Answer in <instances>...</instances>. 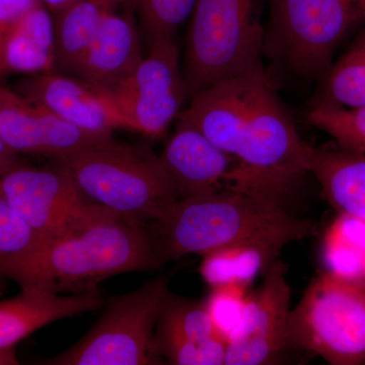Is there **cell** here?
I'll list each match as a JSON object with an SVG mask.
<instances>
[{"label":"cell","instance_id":"obj_1","mask_svg":"<svg viewBox=\"0 0 365 365\" xmlns=\"http://www.w3.org/2000/svg\"><path fill=\"white\" fill-rule=\"evenodd\" d=\"M160 265L145 225L114 215L1 257L0 278L21 289L78 294L98 289V283L117 274Z\"/></svg>","mask_w":365,"mask_h":365},{"label":"cell","instance_id":"obj_2","mask_svg":"<svg viewBox=\"0 0 365 365\" xmlns=\"http://www.w3.org/2000/svg\"><path fill=\"white\" fill-rule=\"evenodd\" d=\"M280 198L230 188L179 199L148 230L160 265L190 254L203 256L237 242L270 241L285 246L311 237L314 225L290 215Z\"/></svg>","mask_w":365,"mask_h":365},{"label":"cell","instance_id":"obj_3","mask_svg":"<svg viewBox=\"0 0 365 365\" xmlns=\"http://www.w3.org/2000/svg\"><path fill=\"white\" fill-rule=\"evenodd\" d=\"M53 160L91 202L137 222H155L180 199L160 155L146 144L111 137Z\"/></svg>","mask_w":365,"mask_h":365},{"label":"cell","instance_id":"obj_4","mask_svg":"<svg viewBox=\"0 0 365 365\" xmlns=\"http://www.w3.org/2000/svg\"><path fill=\"white\" fill-rule=\"evenodd\" d=\"M265 0H197L185 48L190 96L225 79L265 73L262 63Z\"/></svg>","mask_w":365,"mask_h":365},{"label":"cell","instance_id":"obj_5","mask_svg":"<svg viewBox=\"0 0 365 365\" xmlns=\"http://www.w3.org/2000/svg\"><path fill=\"white\" fill-rule=\"evenodd\" d=\"M266 44L299 76L323 78L341 45L365 21L360 0H269Z\"/></svg>","mask_w":365,"mask_h":365},{"label":"cell","instance_id":"obj_6","mask_svg":"<svg viewBox=\"0 0 365 365\" xmlns=\"http://www.w3.org/2000/svg\"><path fill=\"white\" fill-rule=\"evenodd\" d=\"M287 341L332 365L365 364V284L323 271L290 311Z\"/></svg>","mask_w":365,"mask_h":365},{"label":"cell","instance_id":"obj_7","mask_svg":"<svg viewBox=\"0 0 365 365\" xmlns=\"http://www.w3.org/2000/svg\"><path fill=\"white\" fill-rule=\"evenodd\" d=\"M168 278L160 276L138 289L111 297L104 314L83 339L47 364H157L155 330L168 295Z\"/></svg>","mask_w":365,"mask_h":365},{"label":"cell","instance_id":"obj_8","mask_svg":"<svg viewBox=\"0 0 365 365\" xmlns=\"http://www.w3.org/2000/svg\"><path fill=\"white\" fill-rule=\"evenodd\" d=\"M313 150L300 137L268 78L264 79L237 141L235 160L260 188L281 197L309 174Z\"/></svg>","mask_w":365,"mask_h":365},{"label":"cell","instance_id":"obj_9","mask_svg":"<svg viewBox=\"0 0 365 365\" xmlns=\"http://www.w3.org/2000/svg\"><path fill=\"white\" fill-rule=\"evenodd\" d=\"M0 184L14 211L32 230L34 241L52 239L117 215L91 202L56 165L42 170L20 165L4 175Z\"/></svg>","mask_w":365,"mask_h":365},{"label":"cell","instance_id":"obj_10","mask_svg":"<svg viewBox=\"0 0 365 365\" xmlns=\"http://www.w3.org/2000/svg\"><path fill=\"white\" fill-rule=\"evenodd\" d=\"M111 93L129 130L153 139L165 135L190 96L176 40L150 42V51L133 73Z\"/></svg>","mask_w":365,"mask_h":365},{"label":"cell","instance_id":"obj_11","mask_svg":"<svg viewBox=\"0 0 365 365\" xmlns=\"http://www.w3.org/2000/svg\"><path fill=\"white\" fill-rule=\"evenodd\" d=\"M290 295L287 266L274 262L260 288L250 294L244 322L227 344L225 365L272 364L287 349Z\"/></svg>","mask_w":365,"mask_h":365},{"label":"cell","instance_id":"obj_12","mask_svg":"<svg viewBox=\"0 0 365 365\" xmlns=\"http://www.w3.org/2000/svg\"><path fill=\"white\" fill-rule=\"evenodd\" d=\"M13 88L81 130L104 136L129 130L114 96L78 76L57 71L25 76Z\"/></svg>","mask_w":365,"mask_h":365},{"label":"cell","instance_id":"obj_13","mask_svg":"<svg viewBox=\"0 0 365 365\" xmlns=\"http://www.w3.org/2000/svg\"><path fill=\"white\" fill-rule=\"evenodd\" d=\"M160 158L180 199L230 188L255 190L253 181L235 158L184 122L177 121L176 131Z\"/></svg>","mask_w":365,"mask_h":365},{"label":"cell","instance_id":"obj_14","mask_svg":"<svg viewBox=\"0 0 365 365\" xmlns=\"http://www.w3.org/2000/svg\"><path fill=\"white\" fill-rule=\"evenodd\" d=\"M0 136L18 155H43L53 160L113 137L81 130L1 83Z\"/></svg>","mask_w":365,"mask_h":365},{"label":"cell","instance_id":"obj_15","mask_svg":"<svg viewBox=\"0 0 365 365\" xmlns=\"http://www.w3.org/2000/svg\"><path fill=\"white\" fill-rule=\"evenodd\" d=\"M155 339L158 356L170 364H225L227 344L216 332L204 299L168 295Z\"/></svg>","mask_w":365,"mask_h":365},{"label":"cell","instance_id":"obj_16","mask_svg":"<svg viewBox=\"0 0 365 365\" xmlns=\"http://www.w3.org/2000/svg\"><path fill=\"white\" fill-rule=\"evenodd\" d=\"M265 78L266 73L249 74L225 79L197 91L177 121L195 127L234 157L255 95Z\"/></svg>","mask_w":365,"mask_h":365},{"label":"cell","instance_id":"obj_17","mask_svg":"<svg viewBox=\"0 0 365 365\" xmlns=\"http://www.w3.org/2000/svg\"><path fill=\"white\" fill-rule=\"evenodd\" d=\"M143 57L136 14L130 1L124 0L106 19L74 76L112 93Z\"/></svg>","mask_w":365,"mask_h":365},{"label":"cell","instance_id":"obj_18","mask_svg":"<svg viewBox=\"0 0 365 365\" xmlns=\"http://www.w3.org/2000/svg\"><path fill=\"white\" fill-rule=\"evenodd\" d=\"M103 306L98 289L61 297L39 289H21L0 300V352L14 349L21 340L53 322L88 313Z\"/></svg>","mask_w":365,"mask_h":365},{"label":"cell","instance_id":"obj_19","mask_svg":"<svg viewBox=\"0 0 365 365\" xmlns=\"http://www.w3.org/2000/svg\"><path fill=\"white\" fill-rule=\"evenodd\" d=\"M51 71H55L54 16L41 4L26 14L4 43L0 79Z\"/></svg>","mask_w":365,"mask_h":365},{"label":"cell","instance_id":"obj_20","mask_svg":"<svg viewBox=\"0 0 365 365\" xmlns=\"http://www.w3.org/2000/svg\"><path fill=\"white\" fill-rule=\"evenodd\" d=\"M327 202L365 222V155L314 148L309 165Z\"/></svg>","mask_w":365,"mask_h":365},{"label":"cell","instance_id":"obj_21","mask_svg":"<svg viewBox=\"0 0 365 365\" xmlns=\"http://www.w3.org/2000/svg\"><path fill=\"white\" fill-rule=\"evenodd\" d=\"M124 0H78L54 16L55 71L74 76L106 19Z\"/></svg>","mask_w":365,"mask_h":365},{"label":"cell","instance_id":"obj_22","mask_svg":"<svg viewBox=\"0 0 365 365\" xmlns=\"http://www.w3.org/2000/svg\"><path fill=\"white\" fill-rule=\"evenodd\" d=\"M282 245L270 241L234 242L202 256L199 272L209 287H251L257 276L276 262Z\"/></svg>","mask_w":365,"mask_h":365},{"label":"cell","instance_id":"obj_23","mask_svg":"<svg viewBox=\"0 0 365 365\" xmlns=\"http://www.w3.org/2000/svg\"><path fill=\"white\" fill-rule=\"evenodd\" d=\"M321 258L325 272L365 284V222L338 213L324 234Z\"/></svg>","mask_w":365,"mask_h":365},{"label":"cell","instance_id":"obj_24","mask_svg":"<svg viewBox=\"0 0 365 365\" xmlns=\"http://www.w3.org/2000/svg\"><path fill=\"white\" fill-rule=\"evenodd\" d=\"M322 81L316 103L341 108L365 106V21L352 44L334 60Z\"/></svg>","mask_w":365,"mask_h":365},{"label":"cell","instance_id":"obj_25","mask_svg":"<svg viewBox=\"0 0 365 365\" xmlns=\"http://www.w3.org/2000/svg\"><path fill=\"white\" fill-rule=\"evenodd\" d=\"M306 118L312 126L332 137L340 150L365 155V106L341 108L316 103Z\"/></svg>","mask_w":365,"mask_h":365},{"label":"cell","instance_id":"obj_26","mask_svg":"<svg viewBox=\"0 0 365 365\" xmlns=\"http://www.w3.org/2000/svg\"><path fill=\"white\" fill-rule=\"evenodd\" d=\"M148 42L176 40L178 31L189 20L197 0H129Z\"/></svg>","mask_w":365,"mask_h":365},{"label":"cell","instance_id":"obj_27","mask_svg":"<svg viewBox=\"0 0 365 365\" xmlns=\"http://www.w3.org/2000/svg\"><path fill=\"white\" fill-rule=\"evenodd\" d=\"M250 294L248 287L227 284L210 288L208 297L204 299L215 331L227 344L234 339L241 328Z\"/></svg>","mask_w":365,"mask_h":365},{"label":"cell","instance_id":"obj_28","mask_svg":"<svg viewBox=\"0 0 365 365\" xmlns=\"http://www.w3.org/2000/svg\"><path fill=\"white\" fill-rule=\"evenodd\" d=\"M33 242L32 230L14 211L0 184V258L18 253Z\"/></svg>","mask_w":365,"mask_h":365},{"label":"cell","instance_id":"obj_29","mask_svg":"<svg viewBox=\"0 0 365 365\" xmlns=\"http://www.w3.org/2000/svg\"><path fill=\"white\" fill-rule=\"evenodd\" d=\"M41 4V0H0V57L9 35L26 14Z\"/></svg>","mask_w":365,"mask_h":365},{"label":"cell","instance_id":"obj_30","mask_svg":"<svg viewBox=\"0 0 365 365\" xmlns=\"http://www.w3.org/2000/svg\"><path fill=\"white\" fill-rule=\"evenodd\" d=\"M18 153L11 150L0 136V179L9 170L21 165Z\"/></svg>","mask_w":365,"mask_h":365},{"label":"cell","instance_id":"obj_31","mask_svg":"<svg viewBox=\"0 0 365 365\" xmlns=\"http://www.w3.org/2000/svg\"><path fill=\"white\" fill-rule=\"evenodd\" d=\"M53 14L60 13L78 0H41Z\"/></svg>","mask_w":365,"mask_h":365},{"label":"cell","instance_id":"obj_32","mask_svg":"<svg viewBox=\"0 0 365 365\" xmlns=\"http://www.w3.org/2000/svg\"><path fill=\"white\" fill-rule=\"evenodd\" d=\"M19 361L16 357L14 349L0 352V365L1 364H18Z\"/></svg>","mask_w":365,"mask_h":365},{"label":"cell","instance_id":"obj_33","mask_svg":"<svg viewBox=\"0 0 365 365\" xmlns=\"http://www.w3.org/2000/svg\"><path fill=\"white\" fill-rule=\"evenodd\" d=\"M361 1V4H364V6L365 7V0H360Z\"/></svg>","mask_w":365,"mask_h":365}]
</instances>
